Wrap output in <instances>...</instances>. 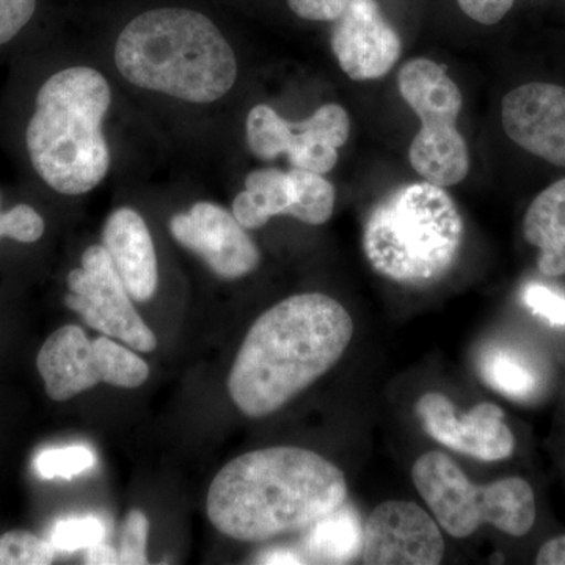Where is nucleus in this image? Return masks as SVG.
<instances>
[{
    "instance_id": "obj_1",
    "label": "nucleus",
    "mask_w": 565,
    "mask_h": 565,
    "mask_svg": "<svg viewBox=\"0 0 565 565\" xmlns=\"http://www.w3.org/2000/svg\"><path fill=\"white\" fill-rule=\"evenodd\" d=\"M348 500L340 468L310 449L273 446L225 465L207 492V516L218 533L262 544L300 533Z\"/></svg>"
},
{
    "instance_id": "obj_2",
    "label": "nucleus",
    "mask_w": 565,
    "mask_h": 565,
    "mask_svg": "<svg viewBox=\"0 0 565 565\" xmlns=\"http://www.w3.org/2000/svg\"><path fill=\"white\" fill-rule=\"evenodd\" d=\"M353 337L348 310L321 292L274 305L248 330L228 377V393L248 418L280 411L340 362Z\"/></svg>"
},
{
    "instance_id": "obj_3",
    "label": "nucleus",
    "mask_w": 565,
    "mask_h": 565,
    "mask_svg": "<svg viewBox=\"0 0 565 565\" xmlns=\"http://www.w3.org/2000/svg\"><path fill=\"white\" fill-rule=\"evenodd\" d=\"M126 81L182 102H218L237 79L233 47L217 25L188 9H158L134 18L115 44Z\"/></svg>"
},
{
    "instance_id": "obj_4",
    "label": "nucleus",
    "mask_w": 565,
    "mask_h": 565,
    "mask_svg": "<svg viewBox=\"0 0 565 565\" xmlns=\"http://www.w3.org/2000/svg\"><path fill=\"white\" fill-rule=\"evenodd\" d=\"M110 103L106 77L88 66L58 71L41 85L25 141L33 169L55 192L82 195L109 173L103 120Z\"/></svg>"
},
{
    "instance_id": "obj_5",
    "label": "nucleus",
    "mask_w": 565,
    "mask_h": 565,
    "mask_svg": "<svg viewBox=\"0 0 565 565\" xmlns=\"http://www.w3.org/2000/svg\"><path fill=\"white\" fill-rule=\"evenodd\" d=\"M463 234L462 214L452 196L433 182H412L371 210L363 226V252L386 280L426 286L455 266Z\"/></svg>"
},
{
    "instance_id": "obj_6",
    "label": "nucleus",
    "mask_w": 565,
    "mask_h": 565,
    "mask_svg": "<svg viewBox=\"0 0 565 565\" xmlns=\"http://www.w3.org/2000/svg\"><path fill=\"white\" fill-rule=\"evenodd\" d=\"M412 478L437 523L452 537H468L486 523L515 537L533 530L537 509L525 479L512 476L475 486L451 457L438 451L419 457Z\"/></svg>"
},
{
    "instance_id": "obj_7",
    "label": "nucleus",
    "mask_w": 565,
    "mask_h": 565,
    "mask_svg": "<svg viewBox=\"0 0 565 565\" xmlns=\"http://www.w3.org/2000/svg\"><path fill=\"white\" fill-rule=\"evenodd\" d=\"M397 88L422 121L408 150L415 172L444 189L460 184L470 172V151L457 129L462 92L448 68L429 58L405 62L397 74Z\"/></svg>"
},
{
    "instance_id": "obj_8",
    "label": "nucleus",
    "mask_w": 565,
    "mask_h": 565,
    "mask_svg": "<svg viewBox=\"0 0 565 565\" xmlns=\"http://www.w3.org/2000/svg\"><path fill=\"white\" fill-rule=\"evenodd\" d=\"M247 145L259 161L288 156L292 169L332 172L351 136V118L340 104H323L307 120H285L270 106L258 104L247 117Z\"/></svg>"
},
{
    "instance_id": "obj_9",
    "label": "nucleus",
    "mask_w": 565,
    "mask_h": 565,
    "mask_svg": "<svg viewBox=\"0 0 565 565\" xmlns=\"http://www.w3.org/2000/svg\"><path fill=\"white\" fill-rule=\"evenodd\" d=\"M68 288L66 307L93 330L117 338L139 352L150 353L158 348V338L134 308L104 245L85 250L79 269L68 275Z\"/></svg>"
},
{
    "instance_id": "obj_10",
    "label": "nucleus",
    "mask_w": 565,
    "mask_h": 565,
    "mask_svg": "<svg viewBox=\"0 0 565 565\" xmlns=\"http://www.w3.org/2000/svg\"><path fill=\"white\" fill-rule=\"evenodd\" d=\"M444 556L438 523L411 501H386L363 523V564L437 565Z\"/></svg>"
},
{
    "instance_id": "obj_11",
    "label": "nucleus",
    "mask_w": 565,
    "mask_h": 565,
    "mask_svg": "<svg viewBox=\"0 0 565 565\" xmlns=\"http://www.w3.org/2000/svg\"><path fill=\"white\" fill-rule=\"evenodd\" d=\"M415 412L424 430L452 451L482 462H500L514 455L515 437L498 405L482 403L470 414L457 415L445 394L433 392L419 397Z\"/></svg>"
},
{
    "instance_id": "obj_12",
    "label": "nucleus",
    "mask_w": 565,
    "mask_h": 565,
    "mask_svg": "<svg viewBox=\"0 0 565 565\" xmlns=\"http://www.w3.org/2000/svg\"><path fill=\"white\" fill-rule=\"evenodd\" d=\"M170 233L225 280L243 278L262 263V253L247 230L232 212L215 203L200 202L191 211L173 215Z\"/></svg>"
},
{
    "instance_id": "obj_13",
    "label": "nucleus",
    "mask_w": 565,
    "mask_h": 565,
    "mask_svg": "<svg viewBox=\"0 0 565 565\" xmlns=\"http://www.w3.org/2000/svg\"><path fill=\"white\" fill-rule=\"evenodd\" d=\"M330 44L340 68L359 82L382 79L403 54L399 33L375 0H352L334 20Z\"/></svg>"
},
{
    "instance_id": "obj_14",
    "label": "nucleus",
    "mask_w": 565,
    "mask_h": 565,
    "mask_svg": "<svg viewBox=\"0 0 565 565\" xmlns=\"http://www.w3.org/2000/svg\"><path fill=\"white\" fill-rule=\"evenodd\" d=\"M501 125L523 150L565 169V87L527 82L504 96Z\"/></svg>"
},
{
    "instance_id": "obj_15",
    "label": "nucleus",
    "mask_w": 565,
    "mask_h": 565,
    "mask_svg": "<svg viewBox=\"0 0 565 565\" xmlns=\"http://www.w3.org/2000/svg\"><path fill=\"white\" fill-rule=\"evenodd\" d=\"M36 367L47 396L63 403L103 382L102 356L87 333L65 326L41 345Z\"/></svg>"
},
{
    "instance_id": "obj_16",
    "label": "nucleus",
    "mask_w": 565,
    "mask_h": 565,
    "mask_svg": "<svg viewBox=\"0 0 565 565\" xmlns=\"http://www.w3.org/2000/svg\"><path fill=\"white\" fill-rule=\"evenodd\" d=\"M103 245L131 299L148 302L158 289V256L139 212L131 207L111 212L104 225Z\"/></svg>"
},
{
    "instance_id": "obj_17",
    "label": "nucleus",
    "mask_w": 565,
    "mask_h": 565,
    "mask_svg": "<svg viewBox=\"0 0 565 565\" xmlns=\"http://www.w3.org/2000/svg\"><path fill=\"white\" fill-rule=\"evenodd\" d=\"M300 185L296 169L255 170L245 178V189L233 202V215L245 230H258L277 215L299 218Z\"/></svg>"
},
{
    "instance_id": "obj_18",
    "label": "nucleus",
    "mask_w": 565,
    "mask_h": 565,
    "mask_svg": "<svg viewBox=\"0 0 565 565\" xmlns=\"http://www.w3.org/2000/svg\"><path fill=\"white\" fill-rule=\"evenodd\" d=\"M523 234L537 248V267L546 277L565 275V178L533 200L523 218Z\"/></svg>"
},
{
    "instance_id": "obj_19",
    "label": "nucleus",
    "mask_w": 565,
    "mask_h": 565,
    "mask_svg": "<svg viewBox=\"0 0 565 565\" xmlns=\"http://www.w3.org/2000/svg\"><path fill=\"white\" fill-rule=\"evenodd\" d=\"M303 533V557L308 563L348 564L362 555L363 522L348 501L308 526Z\"/></svg>"
},
{
    "instance_id": "obj_20",
    "label": "nucleus",
    "mask_w": 565,
    "mask_h": 565,
    "mask_svg": "<svg viewBox=\"0 0 565 565\" xmlns=\"http://www.w3.org/2000/svg\"><path fill=\"white\" fill-rule=\"evenodd\" d=\"M487 385L511 399H527L539 388V375L526 359L508 349H489L479 362Z\"/></svg>"
},
{
    "instance_id": "obj_21",
    "label": "nucleus",
    "mask_w": 565,
    "mask_h": 565,
    "mask_svg": "<svg viewBox=\"0 0 565 565\" xmlns=\"http://www.w3.org/2000/svg\"><path fill=\"white\" fill-rule=\"evenodd\" d=\"M102 356L103 384L137 388L150 377V366L137 353L125 345L115 343L110 337L93 340Z\"/></svg>"
},
{
    "instance_id": "obj_22",
    "label": "nucleus",
    "mask_w": 565,
    "mask_h": 565,
    "mask_svg": "<svg viewBox=\"0 0 565 565\" xmlns=\"http://www.w3.org/2000/svg\"><path fill=\"white\" fill-rule=\"evenodd\" d=\"M96 465L95 452L88 446L71 445L50 448L35 457L36 473L43 479H73L92 470Z\"/></svg>"
},
{
    "instance_id": "obj_23",
    "label": "nucleus",
    "mask_w": 565,
    "mask_h": 565,
    "mask_svg": "<svg viewBox=\"0 0 565 565\" xmlns=\"http://www.w3.org/2000/svg\"><path fill=\"white\" fill-rule=\"evenodd\" d=\"M106 537V526L96 516H70L51 527L47 541L57 552L73 553L88 550Z\"/></svg>"
},
{
    "instance_id": "obj_24",
    "label": "nucleus",
    "mask_w": 565,
    "mask_h": 565,
    "mask_svg": "<svg viewBox=\"0 0 565 565\" xmlns=\"http://www.w3.org/2000/svg\"><path fill=\"white\" fill-rule=\"evenodd\" d=\"M54 545L29 531H10L0 537V565H47L54 563Z\"/></svg>"
},
{
    "instance_id": "obj_25",
    "label": "nucleus",
    "mask_w": 565,
    "mask_h": 565,
    "mask_svg": "<svg viewBox=\"0 0 565 565\" xmlns=\"http://www.w3.org/2000/svg\"><path fill=\"white\" fill-rule=\"evenodd\" d=\"M43 233V217L28 204H18L10 211L0 212V237L32 244L36 243Z\"/></svg>"
},
{
    "instance_id": "obj_26",
    "label": "nucleus",
    "mask_w": 565,
    "mask_h": 565,
    "mask_svg": "<svg viewBox=\"0 0 565 565\" xmlns=\"http://www.w3.org/2000/svg\"><path fill=\"white\" fill-rule=\"evenodd\" d=\"M150 522L139 509H132L126 516L120 546V564H148L147 546Z\"/></svg>"
},
{
    "instance_id": "obj_27",
    "label": "nucleus",
    "mask_w": 565,
    "mask_h": 565,
    "mask_svg": "<svg viewBox=\"0 0 565 565\" xmlns=\"http://www.w3.org/2000/svg\"><path fill=\"white\" fill-rule=\"evenodd\" d=\"M523 300L534 315L541 316L552 326H565V296L544 285L527 286Z\"/></svg>"
},
{
    "instance_id": "obj_28",
    "label": "nucleus",
    "mask_w": 565,
    "mask_h": 565,
    "mask_svg": "<svg viewBox=\"0 0 565 565\" xmlns=\"http://www.w3.org/2000/svg\"><path fill=\"white\" fill-rule=\"evenodd\" d=\"M36 0H0V44L9 43L29 24Z\"/></svg>"
},
{
    "instance_id": "obj_29",
    "label": "nucleus",
    "mask_w": 565,
    "mask_h": 565,
    "mask_svg": "<svg viewBox=\"0 0 565 565\" xmlns=\"http://www.w3.org/2000/svg\"><path fill=\"white\" fill-rule=\"evenodd\" d=\"M352 0H288L289 9L307 21H334Z\"/></svg>"
},
{
    "instance_id": "obj_30",
    "label": "nucleus",
    "mask_w": 565,
    "mask_h": 565,
    "mask_svg": "<svg viewBox=\"0 0 565 565\" xmlns=\"http://www.w3.org/2000/svg\"><path fill=\"white\" fill-rule=\"evenodd\" d=\"M515 0H457L460 10L479 24L493 25L511 11Z\"/></svg>"
},
{
    "instance_id": "obj_31",
    "label": "nucleus",
    "mask_w": 565,
    "mask_h": 565,
    "mask_svg": "<svg viewBox=\"0 0 565 565\" xmlns=\"http://www.w3.org/2000/svg\"><path fill=\"white\" fill-rule=\"evenodd\" d=\"M535 564L565 565V534L545 542L535 556Z\"/></svg>"
},
{
    "instance_id": "obj_32",
    "label": "nucleus",
    "mask_w": 565,
    "mask_h": 565,
    "mask_svg": "<svg viewBox=\"0 0 565 565\" xmlns=\"http://www.w3.org/2000/svg\"><path fill=\"white\" fill-rule=\"evenodd\" d=\"M85 564L88 565H114L120 564V553L114 548L99 542V544L90 546L85 555Z\"/></svg>"
},
{
    "instance_id": "obj_33",
    "label": "nucleus",
    "mask_w": 565,
    "mask_h": 565,
    "mask_svg": "<svg viewBox=\"0 0 565 565\" xmlns=\"http://www.w3.org/2000/svg\"><path fill=\"white\" fill-rule=\"evenodd\" d=\"M258 563L263 564H305V557L292 550H269L267 553H262L258 557Z\"/></svg>"
}]
</instances>
